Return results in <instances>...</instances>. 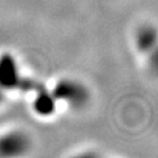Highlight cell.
Listing matches in <instances>:
<instances>
[{"label":"cell","mask_w":158,"mask_h":158,"mask_svg":"<svg viewBox=\"0 0 158 158\" xmlns=\"http://www.w3.org/2000/svg\"><path fill=\"white\" fill-rule=\"evenodd\" d=\"M52 94L56 98V101H64L76 108L85 106L89 98V94L85 85L70 80L60 81L55 85Z\"/></svg>","instance_id":"cell-1"},{"label":"cell","mask_w":158,"mask_h":158,"mask_svg":"<svg viewBox=\"0 0 158 158\" xmlns=\"http://www.w3.org/2000/svg\"><path fill=\"white\" fill-rule=\"evenodd\" d=\"M29 142L23 132H10L0 137V156L15 157L21 156L28 150Z\"/></svg>","instance_id":"cell-2"},{"label":"cell","mask_w":158,"mask_h":158,"mask_svg":"<svg viewBox=\"0 0 158 158\" xmlns=\"http://www.w3.org/2000/svg\"><path fill=\"white\" fill-rule=\"evenodd\" d=\"M20 77L14 57L8 53L2 54L0 56V88L2 90L17 89Z\"/></svg>","instance_id":"cell-3"},{"label":"cell","mask_w":158,"mask_h":158,"mask_svg":"<svg viewBox=\"0 0 158 158\" xmlns=\"http://www.w3.org/2000/svg\"><path fill=\"white\" fill-rule=\"evenodd\" d=\"M34 111L40 116H51L56 109V98L52 93L42 89L36 93V97L33 102Z\"/></svg>","instance_id":"cell-4"},{"label":"cell","mask_w":158,"mask_h":158,"mask_svg":"<svg viewBox=\"0 0 158 158\" xmlns=\"http://www.w3.org/2000/svg\"><path fill=\"white\" fill-rule=\"evenodd\" d=\"M136 45L142 52L151 51L156 45V31L151 27H143L136 35Z\"/></svg>","instance_id":"cell-5"},{"label":"cell","mask_w":158,"mask_h":158,"mask_svg":"<svg viewBox=\"0 0 158 158\" xmlns=\"http://www.w3.org/2000/svg\"><path fill=\"white\" fill-rule=\"evenodd\" d=\"M17 89H19L20 91H23V93H29V91L38 93V91L45 89V87L35 80L28 79V77H20Z\"/></svg>","instance_id":"cell-6"},{"label":"cell","mask_w":158,"mask_h":158,"mask_svg":"<svg viewBox=\"0 0 158 158\" xmlns=\"http://www.w3.org/2000/svg\"><path fill=\"white\" fill-rule=\"evenodd\" d=\"M2 100H4V90L0 88V103L2 102Z\"/></svg>","instance_id":"cell-7"}]
</instances>
